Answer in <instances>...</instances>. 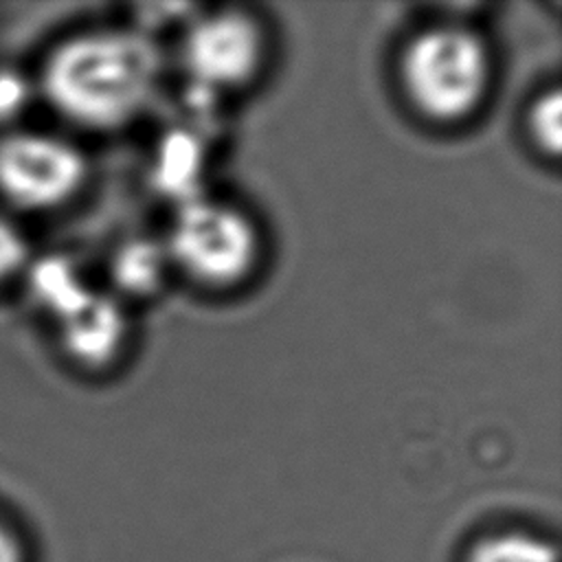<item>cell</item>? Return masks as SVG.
<instances>
[{
	"mask_svg": "<svg viewBox=\"0 0 562 562\" xmlns=\"http://www.w3.org/2000/svg\"><path fill=\"white\" fill-rule=\"evenodd\" d=\"M408 101L428 119L454 123L483 101L492 61L483 40L457 24L428 26L406 44L400 64Z\"/></svg>",
	"mask_w": 562,
	"mask_h": 562,
	"instance_id": "cell-2",
	"label": "cell"
},
{
	"mask_svg": "<svg viewBox=\"0 0 562 562\" xmlns=\"http://www.w3.org/2000/svg\"><path fill=\"white\" fill-rule=\"evenodd\" d=\"M182 61L191 79L209 92L239 88L263 61L261 29L239 11L198 18L184 35Z\"/></svg>",
	"mask_w": 562,
	"mask_h": 562,
	"instance_id": "cell-5",
	"label": "cell"
},
{
	"mask_svg": "<svg viewBox=\"0 0 562 562\" xmlns=\"http://www.w3.org/2000/svg\"><path fill=\"white\" fill-rule=\"evenodd\" d=\"M165 250L193 281L220 288L248 277L259 257V235L239 209L198 195L178 206Z\"/></svg>",
	"mask_w": 562,
	"mask_h": 562,
	"instance_id": "cell-3",
	"label": "cell"
},
{
	"mask_svg": "<svg viewBox=\"0 0 562 562\" xmlns=\"http://www.w3.org/2000/svg\"><path fill=\"white\" fill-rule=\"evenodd\" d=\"M86 173L83 154L64 138L18 132L0 140V193L15 206H59L81 189Z\"/></svg>",
	"mask_w": 562,
	"mask_h": 562,
	"instance_id": "cell-4",
	"label": "cell"
},
{
	"mask_svg": "<svg viewBox=\"0 0 562 562\" xmlns=\"http://www.w3.org/2000/svg\"><path fill=\"white\" fill-rule=\"evenodd\" d=\"M29 288L33 299L59 323L77 312L94 290L86 285L77 268L57 255L42 257L31 263Z\"/></svg>",
	"mask_w": 562,
	"mask_h": 562,
	"instance_id": "cell-7",
	"label": "cell"
},
{
	"mask_svg": "<svg viewBox=\"0 0 562 562\" xmlns=\"http://www.w3.org/2000/svg\"><path fill=\"white\" fill-rule=\"evenodd\" d=\"M169 257L167 250L151 241H130L119 248L112 270L116 283L134 294L156 290L165 277Z\"/></svg>",
	"mask_w": 562,
	"mask_h": 562,
	"instance_id": "cell-9",
	"label": "cell"
},
{
	"mask_svg": "<svg viewBox=\"0 0 562 562\" xmlns=\"http://www.w3.org/2000/svg\"><path fill=\"white\" fill-rule=\"evenodd\" d=\"M160 75L156 44L136 31H90L59 44L44 64L50 105L77 125L110 130L132 121Z\"/></svg>",
	"mask_w": 562,
	"mask_h": 562,
	"instance_id": "cell-1",
	"label": "cell"
},
{
	"mask_svg": "<svg viewBox=\"0 0 562 562\" xmlns=\"http://www.w3.org/2000/svg\"><path fill=\"white\" fill-rule=\"evenodd\" d=\"M61 345L81 364L99 367L116 356L125 338V316L116 301L92 292L70 316L59 321Z\"/></svg>",
	"mask_w": 562,
	"mask_h": 562,
	"instance_id": "cell-6",
	"label": "cell"
},
{
	"mask_svg": "<svg viewBox=\"0 0 562 562\" xmlns=\"http://www.w3.org/2000/svg\"><path fill=\"white\" fill-rule=\"evenodd\" d=\"M31 81L13 68H0V121L20 116L31 101Z\"/></svg>",
	"mask_w": 562,
	"mask_h": 562,
	"instance_id": "cell-12",
	"label": "cell"
},
{
	"mask_svg": "<svg viewBox=\"0 0 562 562\" xmlns=\"http://www.w3.org/2000/svg\"><path fill=\"white\" fill-rule=\"evenodd\" d=\"M529 132L533 143L549 156L562 147V99L558 90L542 94L529 112Z\"/></svg>",
	"mask_w": 562,
	"mask_h": 562,
	"instance_id": "cell-11",
	"label": "cell"
},
{
	"mask_svg": "<svg viewBox=\"0 0 562 562\" xmlns=\"http://www.w3.org/2000/svg\"><path fill=\"white\" fill-rule=\"evenodd\" d=\"M465 562H560L558 549L538 536L522 531H503L481 538Z\"/></svg>",
	"mask_w": 562,
	"mask_h": 562,
	"instance_id": "cell-10",
	"label": "cell"
},
{
	"mask_svg": "<svg viewBox=\"0 0 562 562\" xmlns=\"http://www.w3.org/2000/svg\"><path fill=\"white\" fill-rule=\"evenodd\" d=\"M29 246L20 228L0 215V283L26 266Z\"/></svg>",
	"mask_w": 562,
	"mask_h": 562,
	"instance_id": "cell-13",
	"label": "cell"
},
{
	"mask_svg": "<svg viewBox=\"0 0 562 562\" xmlns=\"http://www.w3.org/2000/svg\"><path fill=\"white\" fill-rule=\"evenodd\" d=\"M0 562H22L20 542L9 529H4V525H0Z\"/></svg>",
	"mask_w": 562,
	"mask_h": 562,
	"instance_id": "cell-14",
	"label": "cell"
},
{
	"mask_svg": "<svg viewBox=\"0 0 562 562\" xmlns=\"http://www.w3.org/2000/svg\"><path fill=\"white\" fill-rule=\"evenodd\" d=\"M202 169V147L193 134L171 132L156 156L154 178L167 195H178L180 204L198 198V180Z\"/></svg>",
	"mask_w": 562,
	"mask_h": 562,
	"instance_id": "cell-8",
	"label": "cell"
}]
</instances>
